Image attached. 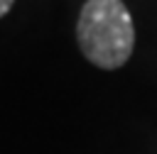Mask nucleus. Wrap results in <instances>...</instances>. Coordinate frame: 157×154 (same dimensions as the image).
Returning <instances> with one entry per match:
<instances>
[{"label":"nucleus","instance_id":"nucleus-1","mask_svg":"<svg viewBox=\"0 0 157 154\" xmlns=\"http://www.w3.org/2000/svg\"><path fill=\"white\" fill-rule=\"evenodd\" d=\"M81 54L98 68H120L135 46L132 17L123 0H86L76 22Z\"/></svg>","mask_w":157,"mask_h":154},{"label":"nucleus","instance_id":"nucleus-2","mask_svg":"<svg viewBox=\"0 0 157 154\" xmlns=\"http://www.w3.org/2000/svg\"><path fill=\"white\" fill-rule=\"evenodd\" d=\"M12 2H15V0H0V17L10 12V7H12Z\"/></svg>","mask_w":157,"mask_h":154}]
</instances>
